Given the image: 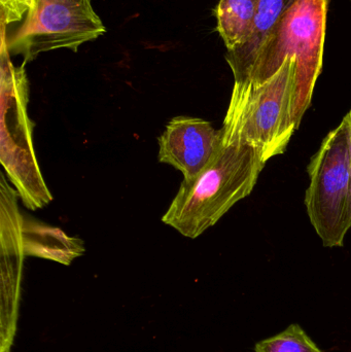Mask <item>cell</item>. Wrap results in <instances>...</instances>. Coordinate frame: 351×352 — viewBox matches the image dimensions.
<instances>
[{
  "instance_id": "obj_12",
  "label": "cell",
  "mask_w": 351,
  "mask_h": 352,
  "mask_svg": "<svg viewBox=\"0 0 351 352\" xmlns=\"http://www.w3.org/2000/svg\"><path fill=\"white\" fill-rule=\"evenodd\" d=\"M255 352H323L299 324L257 343Z\"/></svg>"
},
{
  "instance_id": "obj_2",
  "label": "cell",
  "mask_w": 351,
  "mask_h": 352,
  "mask_svg": "<svg viewBox=\"0 0 351 352\" xmlns=\"http://www.w3.org/2000/svg\"><path fill=\"white\" fill-rule=\"evenodd\" d=\"M330 0H294L268 32L234 82L261 84L296 57L298 86L295 121L300 126L321 72Z\"/></svg>"
},
{
  "instance_id": "obj_8",
  "label": "cell",
  "mask_w": 351,
  "mask_h": 352,
  "mask_svg": "<svg viewBox=\"0 0 351 352\" xmlns=\"http://www.w3.org/2000/svg\"><path fill=\"white\" fill-rule=\"evenodd\" d=\"M19 194L3 173H0V269L2 298L8 308H16L20 293L25 252L23 215L19 210Z\"/></svg>"
},
{
  "instance_id": "obj_10",
  "label": "cell",
  "mask_w": 351,
  "mask_h": 352,
  "mask_svg": "<svg viewBox=\"0 0 351 352\" xmlns=\"http://www.w3.org/2000/svg\"><path fill=\"white\" fill-rule=\"evenodd\" d=\"M258 0H220L216 6V30L227 52L238 49L251 36Z\"/></svg>"
},
{
  "instance_id": "obj_5",
  "label": "cell",
  "mask_w": 351,
  "mask_h": 352,
  "mask_svg": "<svg viewBox=\"0 0 351 352\" xmlns=\"http://www.w3.org/2000/svg\"><path fill=\"white\" fill-rule=\"evenodd\" d=\"M305 205L326 248H340L351 229V148L344 118L321 142L308 165Z\"/></svg>"
},
{
  "instance_id": "obj_1",
  "label": "cell",
  "mask_w": 351,
  "mask_h": 352,
  "mask_svg": "<svg viewBox=\"0 0 351 352\" xmlns=\"http://www.w3.org/2000/svg\"><path fill=\"white\" fill-rule=\"evenodd\" d=\"M265 164L255 148L223 138L220 150L203 173L181 182L163 223L185 237H199L251 194Z\"/></svg>"
},
{
  "instance_id": "obj_14",
  "label": "cell",
  "mask_w": 351,
  "mask_h": 352,
  "mask_svg": "<svg viewBox=\"0 0 351 352\" xmlns=\"http://www.w3.org/2000/svg\"><path fill=\"white\" fill-rule=\"evenodd\" d=\"M346 120H348V126H350V148H351V109L350 113L346 115Z\"/></svg>"
},
{
  "instance_id": "obj_9",
  "label": "cell",
  "mask_w": 351,
  "mask_h": 352,
  "mask_svg": "<svg viewBox=\"0 0 351 352\" xmlns=\"http://www.w3.org/2000/svg\"><path fill=\"white\" fill-rule=\"evenodd\" d=\"M23 244L25 256L55 261L66 266L84 252L82 240L70 237L59 228L45 225L24 215Z\"/></svg>"
},
{
  "instance_id": "obj_6",
  "label": "cell",
  "mask_w": 351,
  "mask_h": 352,
  "mask_svg": "<svg viewBox=\"0 0 351 352\" xmlns=\"http://www.w3.org/2000/svg\"><path fill=\"white\" fill-rule=\"evenodd\" d=\"M106 31L91 0H31L25 22L6 41L24 63L54 50L78 51Z\"/></svg>"
},
{
  "instance_id": "obj_11",
  "label": "cell",
  "mask_w": 351,
  "mask_h": 352,
  "mask_svg": "<svg viewBox=\"0 0 351 352\" xmlns=\"http://www.w3.org/2000/svg\"><path fill=\"white\" fill-rule=\"evenodd\" d=\"M293 2L294 0H258L257 14L251 36L245 45L226 54L227 62L234 78L240 74L266 35Z\"/></svg>"
},
{
  "instance_id": "obj_13",
  "label": "cell",
  "mask_w": 351,
  "mask_h": 352,
  "mask_svg": "<svg viewBox=\"0 0 351 352\" xmlns=\"http://www.w3.org/2000/svg\"><path fill=\"white\" fill-rule=\"evenodd\" d=\"M30 6L31 0H0L2 26L5 27L22 20Z\"/></svg>"
},
{
  "instance_id": "obj_7",
  "label": "cell",
  "mask_w": 351,
  "mask_h": 352,
  "mask_svg": "<svg viewBox=\"0 0 351 352\" xmlns=\"http://www.w3.org/2000/svg\"><path fill=\"white\" fill-rule=\"evenodd\" d=\"M158 142L159 162L181 171L183 180H193L220 150L223 132L205 120L179 116L169 121Z\"/></svg>"
},
{
  "instance_id": "obj_3",
  "label": "cell",
  "mask_w": 351,
  "mask_h": 352,
  "mask_svg": "<svg viewBox=\"0 0 351 352\" xmlns=\"http://www.w3.org/2000/svg\"><path fill=\"white\" fill-rule=\"evenodd\" d=\"M298 86L296 57L286 58L273 76L261 82H234L223 123V138L251 146L266 163L286 152L298 126L295 102Z\"/></svg>"
},
{
  "instance_id": "obj_4",
  "label": "cell",
  "mask_w": 351,
  "mask_h": 352,
  "mask_svg": "<svg viewBox=\"0 0 351 352\" xmlns=\"http://www.w3.org/2000/svg\"><path fill=\"white\" fill-rule=\"evenodd\" d=\"M4 27L1 55V140L0 161L25 206L36 210L53 197L39 170L33 146V125L27 113L29 87L24 65L16 67L10 58Z\"/></svg>"
}]
</instances>
